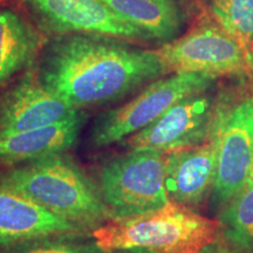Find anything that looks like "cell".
<instances>
[{
  "label": "cell",
  "mask_w": 253,
  "mask_h": 253,
  "mask_svg": "<svg viewBox=\"0 0 253 253\" xmlns=\"http://www.w3.org/2000/svg\"><path fill=\"white\" fill-rule=\"evenodd\" d=\"M220 235L240 253H253V179L219 210Z\"/></svg>",
  "instance_id": "cell-16"
},
{
  "label": "cell",
  "mask_w": 253,
  "mask_h": 253,
  "mask_svg": "<svg viewBox=\"0 0 253 253\" xmlns=\"http://www.w3.org/2000/svg\"><path fill=\"white\" fill-rule=\"evenodd\" d=\"M217 95H194L179 101L161 118L126 137L128 149H151L161 153L197 147L211 140Z\"/></svg>",
  "instance_id": "cell-8"
},
{
  "label": "cell",
  "mask_w": 253,
  "mask_h": 253,
  "mask_svg": "<svg viewBox=\"0 0 253 253\" xmlns=\"http://www.w3.org/2000/svg\"><path fill=\"white\" fill-rule=\"evenodd\" d=\"M37 18L40 30L62 37L95 34L116 39L148 40L140 30L118 17L101 0H18Z\"/></svg>",
  "instance_id": "cell-9"
},
{
  "label": "cell",
  "mask_w": 253,
  "mask_h": 253,
  "mask_svg": "<svg viewBox=\"0 0 253 253\" xmlns=\"http://www.w3.org/2000/svg\"><path fill=\"white\" fill-rule=\"evenodd\" d=\"M197 253H240L224 238H218L202 248Z\"/></svg>",
  "instance_id": "cell-19"
},
{
  "label": "cell",
  "mask_w": 253,
  "mask_h": 253,
  "mask_svg": "<svg viewBox=\"0 0 253 253\" xmlns=\"http://www.w3.org/2000/svg\"><path fill=\"white\" fill-rule=\"evenodd\" d=\"M2 253H107L100 248L93 236L84 232L62 233L41 237L8 246Z\"/></svg>",
  "instance_id": "cell-18"
},
{
  "label": "cell",
  "mask_w": 253,
  "mask_h": 253,
  "mask_svg": "<svg viewBox=\"0 0 253 253\" xmlns=\"http://www.w3.org/2000/svg\"><path fill=\"white\" fill-rule=\"evenodd\" d=\"M252 179H253V177H252Z\"/></svg>",
  "instance_id": "cell-22"
},
{
  "label": "cell",
  "mask_w": 253,
  "mask_h": 253,
  "mask_svg": "<svg viewBox=\"0 0 253 253\" xmlns=\"http://www.w3.org/2000/svg\"><path fill=\"white\" fill-rule=\"evenodd\" d=\"M0 179L84 230H95L114 218L101 198L96 182L67 153L14 164L0 173Z\"/></svg>",
  "instance_id": "cell-2"
},
{
  "label": "cell",
  "mask_w": 253,
  "mask_h": 253,
  "mask_svg": "<svg viewBox=\"0 0 253 253\" xmlns=\"http://www.w3.org/2000/svg\"><path fill=\"white\" fill-rule=\"evenodd\" d=\"M170 73H201L218 78L249 71L244 49L216 21H204L157 49Z\"/></svg>",
  "instance_id": "cell-7"
},
{
  "label": "cell",
  "mask_w": 253,
  "mask_h": 253,
  "mask_svg": "<svg viewBox=\"0 0 253 253\" xmlns=\"http://www.w3.org/2000/svg\"><path fill=\"white\" fill-rule=\"evenodd\" d=\"M214 21L244 49H253V0H209Z\"/></svg>",
  "instance_id": "cell-17"
},
{
  "label": "cell",
  "mask_w": 253,
  "mask_h": 253,
  "mask_svg": "<svg viewBox=\"0 0 253 253\" xmlns=\"http://www.w3.org/2000/svg\"><path fill=\"white\" fill-rule=\"evenodd\" d=\"M112 253H160V252L151 251V250H147V249H126V250H119V251H115Z\"/></svg>",
  "instance_id": "cell-20"
},
{
  "label": "cell",
  "mask_w": 253,
  "mask_h": 253,
  "mask_svg": "<svg viewBox=\"0 0 253 253\" xmlns=\"http://www.w3.org/2000/svg\"><path fill=\"white\" fill-rule=\"evenodd\" d=\"M39 77L74 109L102 106L169 74L157 49L95 34L58 37L42 50Z\"/></svg>",
  "instance_id": "cell-1"
},
{
  "label": "cell",
  "mask_w": 253,
  "mask_h": 253,
  "mask_svg": "<svg viewBox=\"0 0 253 253\" xmlns=\"http://www.w3.org/2000/svg\"><path fill=\"white\" fill-rule=\"evenodd\" d=\"M84 120L82 110H78L54 125L0 134V163L14 166L47 155L67 153L77 143Z\"/></svg>",
  "instance_id": "cell-14"
},
{
  "label": "cell",
  "mask_w": 253,
  "mask_h": 253,
  "mask_svg": "<svg viewBox=\"0 0 253 253\" xmlns=\"http://www.w3.org/2000/svg\"><path fill=\"white\" fill-rule=\"evenodd\" d=\"M110 11L140 30L148 39L170 40L182 26L173 0H101Z\"/></svg>",
  "instance_id": "cell-15"
},
{
  "label": "cell",
  "mask_w": 253,
  "mask_h": 253,
  "mask_svg": "<svg viewBox=\"0 0 253 253\" xmlns=\"http://www.w3.org/2000/svg\"><path fill=\"white\" fill-rule=\"evenodd\" d=\"M216 161V147L211 141L166 153L164 183L170 202L192 210L201 208L212 194Z\"/></svg>",
  "instance_id": "cell-11"
},
{
  "label": "cell",
  "mask_w": 253,
  "mask_h": 253,
  "mask_svg": "<svg viewBox=\"0 0 253 253\" xmlns=\"http://www.w3.org/2000/svg\"><path fill=\"white\" fill-rule=\"evenodd\" d=\"M104 252L147 249L160 253H197L220 236L219 221L169 202L140 214L115 217L91 231Z\"/></svg>",
  "instance_id": "cell-3"
},
{
  "label": "cell",
  "mask_w": 253,
  "mask_h": 253,
  "mask_svg": "<svg viewBox=\"0 0 253 253\" xmlns=\"http://www.w3.org/2000/svg\"><path fill=\"white\" fill-rule=\"evenodd\" d=\"M246 61H248L249 69L253 73V49L251 50V53L248 55V58H246Z\"/></svg>",
  "instance_id": "cell-21"
},
{
  "label": "cell",
  "mask_w": 253,
  "mask_h": 253,
  "mask_svg": "<svg viewBox=\"0 0 253 253\" xmlns=\"http://www.w3.org/2000/svg\"><path fill=\"white\" fill-rule=\"evenodd\" d=\"M78 110L43 84L37 63L0 91V134L54 125Z\"/></svg>",
  "instance_id": "cell-10"
},
{
  "label": "cell",
  "mask_w": 253,
  "mask_h": 253,
  "mask_svg": "<svg viewBox=\"0 0 253 253\" xmlns=\"http://www.w3.org/2000/svg\"><path fill=\"white\" fill-rule=\"evenodd\" d=\"M84 231L0 179V249L41 237Z\"/></svg>",
  "instance_id": "cell-12"
},
{
  "label": "cell",
  "mask_w": 253,
  "mask_h": 253,
  "mask_svg": "<svg viewBox=\"0 0 253 253\" xmlns=\"http://www.w3.org/2000/svg\"><path fill=\"white\" fill-rule=\"evenodd\" d=\"M216 79L201 73H175L150 82L134 99L108 110L94 122L91 145L104 148L123 142L156 121L179 101L207 93Z\"/></svg>",
  "instance_id": "cell-6"
},
{
  "label": "cell",
  "mask_w": 253,
  "mask_h": 253,
  "mask_svg": "<svg viewBox=\"0 0 253 253\" xmlns=\"http://www.w3.org/2000/svg\"><path fill=\"white\" fill-rule=\"evenodd\" d=\"M164 156L157 150L129 149L100 167L96 185L114 218L149 212L169 203Z\"/></svg>",
  "instance_id": "cell-5"
},
{
  "label": "cell",
  "mask_w": 253,
  "mask_h": 253,
  "mask_svg": "<svg viewBox=\"0 0 253 253\" xmlns=\"http://www.w3.org/2000/svg\"><path fill=\"white\" fill-rule=\"evenodd\" d=\"M47 39L13 7L0 5V91L14 77L37 65Z\"/></svg>",
  "instance_id": "cell-13"
},
{
  "label": "cell",
  "mask_w": 253,
  "mask_h": 253,
  "mask_svg": "<svg viewBox=\"0 0 253 253\" xmlns=\"http://www.w3.org/2000/svg\"><path fill=\"white\" fill-rule=\"evenodd\" d=\"M216 147V178L211 204L220 210L253 177V90L217 95L211 135Z\"/></svg>",
  "instance_id": "cell-4"
}]
</instances>
